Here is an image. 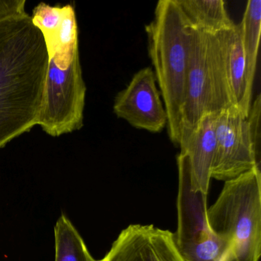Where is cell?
Here are the masks:
<instances>
[{
    "instance_id": "obj_10",
    "label": "cell",
    "mask_w": 261,
    "mask_h": 261,
    "mask_svg": "<svg viewBox=\"0 0 261 261\" xmlns=\"http://www.w3.org/2000/svg\"><path fill=\"white\" fill-rule=\"evenodd\" d=\"M218 114H207L200 120L189 138L180 143L191 168L192 189L207 195L215 151V123Z\"/></svg>"
},
{
    "instance_id": "obj_14",
    "label": "cell",
    "mask_w": 261,
    "mask_h": 261,
    "mask_svg": "<svg viewBox=\"0 0 261 261\" xmlns=\"http://www.w3.org/2000/svg\"><path fill=\"white\" fill-rule=\"evenodd\" d=\"M55 261H102L94 259L71 220L62 214L55 226Z\"/></svg>"
},
{
    "instance_id": "obj_11",
    "label": "cell",
    "mask_w": 261,
    "mask_h": 261,
    "mask_svg": "<svg viewBox=\"0 0 261 261\" xmlns=\"http://www.w3.org/2000/svg\"><path fill=\"white\" fill-rule=\"evenodd\" d=\"M221 36L225 46L227 71L237 107L243 117L247 118L251 107L253 90L247 82L240 24H235L231 30L222 32Z\"/></svg>"
},
{
    "instance_id": "obj_16",
    "label": "cell",
    "mask_w": 261,
    "mask_h": 261,
    "mask_svg": "<svg viewBox=\"0 0 261 261\" xmlns=\"http://www.w3.org/2000/svg\"><path fill=\"white\" fill-rule=\"evenodd\" d=\"M260 113L261 97L259 94L256 96L253 103H251L250 112L247 117L250 143L255 156L259 163H260Z\"/></svg>"
},
{
    "instance_id": "obj_6",
    "label": "cell",
    "mask_w": 261,
    "mask_h": 261,
    "mask_svg": "<svg viewBox=\"0 0 261 261\" xmlns=\"http://www.w3.org/2000/svg\"><path fill=\"white\" fill-rule=\"evenodd\" d=\"M177 166L178 227L174 233L177 249L185 261H225L228 244L209 226L207 195L192 189L190 164L186 154H178Z\"/></svg>"
},
{
    "instance_id": "obj_3",
    "label": "cell",
    "mask_w": 261,
    "mask_h": 261,
    "mask_svg": "<svg viewBox=\"0 0 261 261\" xmlns=\"http://www.w3.org/2000/svg\"><path fill=\"white\" fill-rule=\"evenodd\" d=\"M233 107L237 105L221 33L207 34L189 28V71L179 144L189 138L204 115L218 114Z\"/></svg>"
},
{
    "instance_id": "obj_15",
    "label": "cell",
    "mask_w": 261,
    "mask_h": 261,
    "mask_svg": "<svg viewBox=\"0 0 261 261\" xmlns=\"http://www.w3.org/2000/svg\"><path fill=\"white\" fill-rule=\"evenodd\" d=\"M65 6L48 5L41 3L33 10L31 16L33 24L42 32L44 38L54 36L62 25L65 16Z\"/></svg>"
},
{
    "instance_id": "obj_9",
    "label": "cell",
    "mask_w": 261,
    "mask_h": 261,
    "mask_svg": "<svg viewBox=\"0 0 261 261\" xmlns=\"http://www.w3.org/2000/svg\"><path fill=\"white\" fill-rule=\"evenodd\" d=\"M102 261H185L174 233L152 224H130L114 241Z\"/></svg>"
},
{
    "instance_id": "obj_17",
    "label": "cell",
    "mask_w": 261,
    "mask_h": 261,
    "mask_svg": "<svg viewBox=\"0 0 261 261\" xmlns=\"http://www.w3.org/2000/svg\"><path fill=\"white\" fill-rule=\"evenodd\" d=\"M25 0H0V20L27 13Z\"/></svg>"
},
{
    "instance_id": "obj_7",
    "label": "cell",
    "mask_w": 261,
    "mask_h": 261,
    "mask_svg": "<svg viewBox=\"0 0 261 261\" xmlns=\"http://www.w3.org/2000/svg\"><path fill=\"white\" fill-rule=\"evenodd\" d=\"M260 168L253 152L247 118L237 107L221 111L215 123V151L211 178L227 181Z\"/></svg>"
},
{
    "instance_id": "obj_13",
    "label": "cell",
    "mask_w": 261,
    "mask_h": 261,
    "mask_svg": "<svg viewBox=\"0 0 261 261\" xmlns=\"http://www.w3.org/2000/svg\"><path fill=\"white\" fill-rule=\"evenodd\" d=\"M249 87L253 90L261 27V0H249L240 22Z\"/></svg>"
},
{
    "instance_id": "obj_1",
    "label": "cell",
    "mask_w": 261,
    "mask_h": 261,
    "mask_svg": "<svg viewBox=\"0 0 261 261\" xmlns=\"http://www.w3.org/2000/svg\"><path fill=\"white\" fill-rule=\"evenodd\" d=\"M49 55L28 13L0 20V149L39 125Z\"/></svg>"
},
{
    "instance_id": "obj_12",
    "label": "cell",
    "mask_w": 261,
    "mask_h": 261,
    "mask_svg": "<svg viewBox=\"0 0 261 261\" xmlns=\"http://www.w3.org/2000/svg\"><path fill=\"white\" fill-rule=\"evenodd\" d=\"M175 2L189 28L216 35L234 27L223 0H175Z\"/></svg>"
},
{
    "instance_id": "obj_2",
    "label": "cell",
    "mask_w": 261,
    "mask_h": 261,
    "mask_svg": "<svg viewBox=\"0 0 261 261\" xmlns=\"http://www.w3.org/2000/svg\"><path fill=\"white\" fill-rule=\"evenodd\" d=\"M148 53L168 117V135L178 146L189 71V28L175 0H160L146 25Z\"/></svg>"
},
{
    "instance_id": "obj_4",
    "label": "cell",
    "mask_w": 261,
    "mask_h": 261,
    "mask_svg": "<svg viewBox=\"0 0 261 261\" xmlns=\"http://www.w3.org/2000/svg\"><path fill=\"white\" fill-rule=\"evenodd\" d=\"M212 231L227 243L225 261H259L261 254V171L255 167L224 181L207 209Z\"/></svg>"
},
{
    "instance_id": "obj_5",
    "label": "cell",
    "mask_w": 261,
    "mask_h": 261,
    "mask_svg": "<svg viewBox=\"0 0 261 261\" xmlns=\"http://www.w3.org/2000/svg\"><path fill=\"white\" fill-rule=\"evenodd\" d=\"M48 74L39 125L53 137L84 126L87 87L82 74L79 45L48 51Z\"/></svg>"
},
{
    "instance_id": "obj_8",
    "label": "cell",
    "mask_w": 261,
    "mask_h": 261,
    "mask_svg": "<svg viewBox=\"0 0 261 261\" xmlns=\"http://www.w3.org/2000/svg\"><path fill=\"white\" fill-rule=\"evenodd\" d=\"M114 112L134 127L154 134L167 126V113L151 67L137 71L116 95Z\"/></svg>"
}]
</instances>
